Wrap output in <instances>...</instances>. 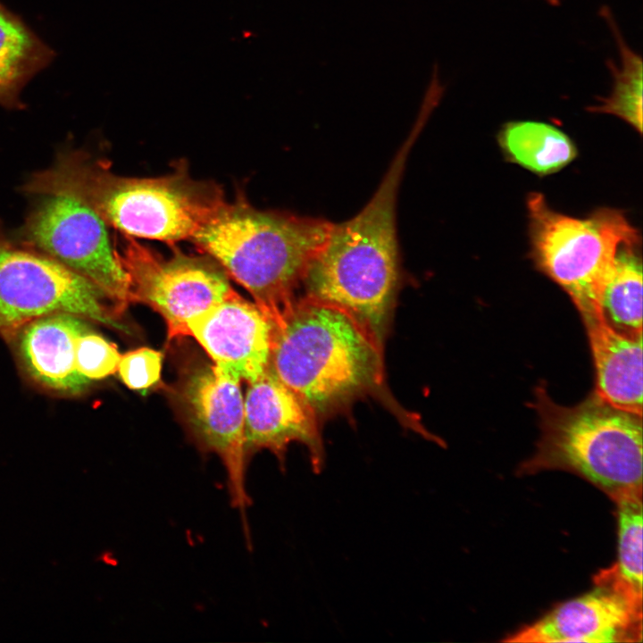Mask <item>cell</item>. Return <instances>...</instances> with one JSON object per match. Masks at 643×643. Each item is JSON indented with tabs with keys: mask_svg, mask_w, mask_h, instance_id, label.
<instances>
[{
	"mask_svg": "<svg viewBox=\"0 0 643 643\" xmlns=\"http://www.w3.org/2000/svg\"><path fill=\"white\" fill-rule=\"evenodd\" d=\"M432 107L423 104L377 190L351 219L332 223L305 277L304 296L339 307L383 348L400 280L397 192L412 146Z\"/></svg>",
	"mask_w": 643,
	"mask_h": 643,
	"instance_id": "obj_1",
	"label": "cell"
},
{
	"mask_svg": "<svg viewBox=\"0 0 643 643\" xmlns=\"http://www.w3.org/2000/svg\"><path fill=\"white\" fill-rule=\"evenodd\" d=\"M22 190L76 198L125 237L169 243L191 240L226 202L219 185L193 179L185 169L156 178L123 177L79 150L60 154Z\"/></svg>",
	"mask_w": 643,
	"mask_h": 643,
	"instance_id": "obj_2",
	"label": "cell"
},
{
	"mask_svg": "<svg viewBox=\"0 0 643 643\" xmlns=\"http://www.w3.org/2000/svg\"><path fill=\"white\" fill-rule=\"evenodd\" d=\"M269 368L321 424L384 386L383 348L370 332L343 309L305 296L272 329Z\"/></svg>",
	"mask_w": 643,
	"mask_h": 643,
	"instance_id": "obj_3",
	"label": "cell"
},
{
	"mask_svg": "<svg viewBox=\"0 0 643 643\" xmlns=\"http://www.w3.org/2000/svg\"><path fill=\"white\" fill-rule=\"evenodd\" d=\"M330 226L320 218L259 210L238 196L191 240L250 293L273 329L299 297Z\"/></svg>",
	"mask_w": 643,
	"mask_h": 643,
	"instance_id": "obj_4",
	"label": "cell"
},
{
	"mask_svg": "<svg viewBox=\"0 0 643 643\" xmlns=\"http://www.w3.org/2000/svg\"><path fill=\"white\" fill-rule=\"evenodd\" d=\"M540 437L519 473L560 470L599 489L614 502L642 495V416L618 409L596 391L574 406H563L536 388Z\"/></svg>",
	"mask_w": 643,
	"mask_h": 643,
	"instance_id": "obj_5",
	"label": "cell"
},
{
	"mask_svg": "<svg viewBox=\"0 0 643 643\" xmlns=\"http://www.w3.org/2000/svg\"><path fill=\"white\" fill-rule=\"evenodd\" d=\"M532 256L571 297L582 319L602 313L601 298L622 245H639L638 230L620 210L599 208L584 219L551 209L544 196L528 198Z\"/></svg>",
	"mask_w": 643,
	"mask_h": 643,
	"instance_id": "obj_6",
	"label": "cell"
},
{
	"mask_svg": "<svg viewBox=\"0 0 643 643\" xmlns=\"http://www.w3.org/2000/svg\"><path fill=\"white\" fill-rule=\"evenodd\" d=\"M71 313L129 333L122 311L96 284L49 255L12 241L0 228V336L12 341L29 322Z\"/></svg>",
	"mask_w": 643,
	"mask_h": 643,
	"instance_id": "obj_7",
	"label": "cell"
},
{
	"mask_svg": "<svg viewBox=\"0 0 643 643\" xmlns=\"http://www.w3.org/2000/svg\"><path fill=\"white\" fill-rule=\"evenodd\" d=\"M117 255L126 273L129 302L157 312L167 326L169 339L190 336L188 322L235 293L229 276L212 257L187 255L176 249L163 256L126 237Z\"/></svg>",
	"mask_w": 643,
	"mask_h": 643,
	"instance_id": "obj_8",
	"label": "cell"
},
{
	"mask_svg": "<svg viewBox=\"0 0 643 643\" xmlns=\"http://www.w3.org/2000/svg\"><path fill=\"white\" fill-rule=\"evenodd\" d=\"M46 197L21 230L29 246L88 279L123 312L129 285L104 221L87 204L63 195Z\"/></svg>",
	"mask_w": 643,
	"mask_h": 643,
	"instance_id": "obj_9",
	"label": "cell"
},
{
	"mask_svg": "<svg viewBox=\"0 0 643 643\" xmlns=\"http://www.w3.org/2000/svg\"><path fill=\"white\" fill-rule=\"evenodd\" d=\"M240 381L213 364L196 366L183 378L179 400L199 448L216 455L221 461L230 505L238 512L246 543L250 544L246 518L251 505L246 488L249 455Z\"/></svg>",
	"mask_w": 643,
	"mask_h": 643,
	"instance_id": "obj_10",
	"label": "cell"
},
{
	"mask_svg": "<svg viewBox=\"0 0 643 643\" xmlns=\"http://www.w3.org/2000/svg\"><path fill=\"white\" fill-rule=\"evenodd\" d=\"M589 592L563 602L503 641L614 643L642 640V597L611 567L594 578Z\"/></svg>",
	"mask_w": 643,
	"mask_h": 643,
	"instance_id": "obj_11",
	"label": "cell"
},
{
	"mask_svg": "<svg viewBox=\"0 0 643 643\" xmlns=\"http://www.w3.org/2000/svg\"><path fill=\"white\" fill-rule=\"evenodd\" d=\"M213 364L251 383L270 364L272 326L256 305L235 292L188 322Z\"/></svg>",
	"mask_w": 643,
	"mask_h": 643,
	"instance_id": "obj_12",
	"label": "cell"
},
{
	"mask_svg": "<svg viewBox=\"0 0 643 643\" xmlns=\"http://www.w3.org/2000/svg\"><path fill=\"white\" fill-rule=\"evenodd\" d=\"M244 398V430L248 455L269 450L285 466L286 453L293 442L309 452L314 472L324 463L321 423L312 411L270 368L248 383Z\"/></svg>",
	"mask_w": 643,
	"mask_h": 643,
	"instance_id": "obj_13",
	"label": "cell"
},
{
	"mask_svg": "<svg viewBox=\"0 0 643 643\" xmlns=\"http://www.w3.org/2000/svg\"><path fill=\"white\" fill-rule=\"evenodd\" d=\"M88 320L71 313H54L33 320L14 336L18 357L28 376L56 394L73 396L91 384L78 372V338L90 328Z\"/></svg>",
	"mask_w": 643,
	"mask_h": 643,
	"instance_id": "obj_14",
	"label": "cell"
},
{
	"mask_svg": "<svg viewBox=\"0 0 643 643\" xmlns=\"http://www.w3.org/2000/svg\"><path fill=\"white\" fill-rule=\"evenodd\" d=\"M582 321L594 361L596 393L613 406L642 416V334L619 332L603 313Z\"/></svg>",
	"mask_w": 643,
	"mask_h": 643,
	"instance_id": "obj_15",
	"label": "cell"
},
{
	"mask_svg": "<svg viewBox=\"0 0 643 643\" xmlns=\"http://www.w3.org/2000/svg\"><path fill=\"white\" fill-rule=\"evenodd\" d=\"M54 55L18 15L0 3V104L21 107V90Z\"/></svg>",
	"mask_w": 643,
	"mask_h": 643,
	"instance_id": "obj_16",
	"label": "cell"
},
{
	"mask_svg": "<svg viewBox=\"0 0 643 643\" xmlns=\"http://www.w3.org/2000/svg\"><path fill=\"white\" fill-rule=\"evenodd\" d=\"M499 144L512 162L541 175L559 171L577 154L567 135L539 121L506 123L499 134Z\"/></svg>",
	"mask_w": 643,
	"mask_h": 643,
	"instance_id": "obj_17",
	"label": "cell"
},
{
	"mask_svg": "<svg viewBox=\"0 0 643 643\" xmlns=\"http://www.w3.org/2000/svg\"><path fill=\"white\" fill-rule=\"evenodd\" d=\"M639 245H622L604 288L601 309L606 322L621 333L642 334V262Z\"/></svg>",
	"mask_w": 643,
	"mask_h": 643,
	"instance_id": "obj_18",
	"label": "cell"
},
{
	"mask_svg": "<svg viewBox=\"0 0 643 643\" xmlns=\"http://www.w3.org/2000/svg\"><path fill=\"white\" fill-rule=\"evenodd\" d=\"M601 15L608 23L619 49L620 61H607L613 77L610 95L601 97L598 104L589 110L594 113L613 114L642 132V58L625 41L609 8L603 7Z\"/></svg>",
	"mask_w": 643,
	"mask_h": 643,
	"instance_id": "obj_19",
	"label": "cell"
},
{
	"mask_svg": "<svg viewBox=\"0 0 643 643\" xmlns=\"http://www.w3.org/2000/svg\"><path fill=\"white\" fill-rule=\"evenodd\" d=\"M618 522V558L611 566L634 594L642 597V495L614 502Z\"/></svg>",
	"mask_w": 643,
	"mask_h": 643,
	"instance_id": "obj_20",
	"label": "cell"
},
{
	"mask_svg": "<svg viewBox=\"0 0 643 643\" xmlns=\"http://www.w3.org/2000/svg\"><path fill=\"white\" fill-rule=\"evenodd\" d=\"M120 358L115 345L90 328L77 339L76 367L79 373L90 383L117 372Z\"/></svg>",
	"mask_w": 643,
	"mask_h": 643,
	"instance_id": "obj_21",
	"label": "cell"
},
{
	"mask_svg": "<svg viewBox=\"0 0 643 643\" xmlns=\"http://www.w3.org/2000/svg\"><path fill=\"white\" fill-rule=\"evenodd\" d=\"M162 364L161 352L149 347H140L121 355L117 372L128 388L144 390L160 380Z\"/></svg>",
	"mask_w": 643,
	"mask_h": 643,
	"instance_id": "obj_22",
	"label": "cell"
},
{
	"mask_svg": "<svg viewBox=\"0 0 643 643\" xmlns=\"http://www.w3.org/2000/svg\"><path fill=\"white\" fill-rule=\"evenodd\" d=\"M545 1H547L549 4L554 5V6L558 5L560 3V0H545Z\"/></svg>",
	"mask_w": 643,
	"mask_h": 643,
	"instance_id": "obj_23",
	"label": "cell"
}]
</instances>
